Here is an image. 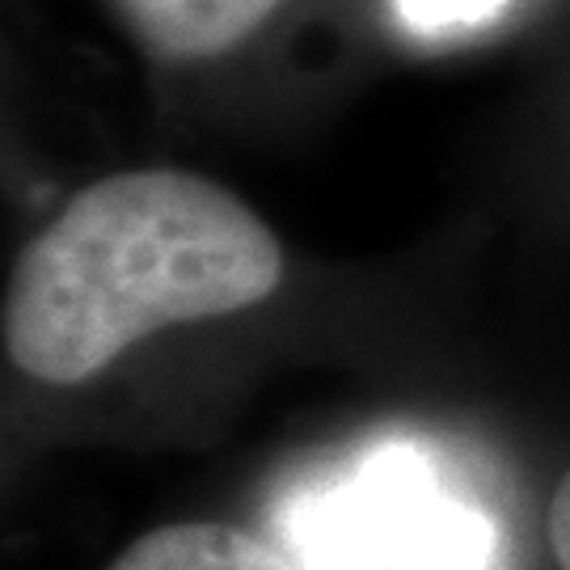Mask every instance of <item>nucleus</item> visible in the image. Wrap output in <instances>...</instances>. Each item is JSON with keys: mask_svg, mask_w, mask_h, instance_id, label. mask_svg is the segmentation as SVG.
Returning a JSON list of instances; mask_svg holds the SVG:
<instances>
[{"mask_svg": "<svg viewBox=\"0 0 570 570\" xmlns=\"http://www.w3.org/2000/svg\"><path fill=\"white\" fill-rule=\"evenodd\" d=\"M284 245L249 207L186 169H131L72 195L21 249L4 351L42 385H81L148 334L263 305Z\"/></svg>", "mask_w": 570, "mask_h": 570, "instance_id": "1", "label": "nucleus"}, {"mask_svg": "<svg viewBox=\"0 0 570 570\" xmlns=\"http://www.w3.org/2000/svg\"><path fill=\"white\" fill-rule=\"evenodd\" d=\"M317 546L326 570H487L490 529L419 487L406 461H389L334 503V524L317 532Z\"/></svg>", "mask_w": 570, "mask_h": 570, "instance_id": "2", "label": "nucleus"}, {"mask_svg": "<svg viewBox=\"0 0 570 570\" xmlns=\"http://www.w3.org/2000/svg\"><path fill=\"white\" fill-rule=\"evenodd\" d=\"M284 0H115L148 56L169 63L216 60L245 42Z\"/></svg>", "mask_w": 570, "mask_h": 570, "instance_id": "3", "label": "nucleus"}, {"mask_svg": "<svg viewBox=\"0 0 570 570\" xmlns=\"http://www.w3.org/2000/svg\"><path fill=\"white\" fill-rule=\"evenodd\" d=\"M110 570H308L292 553L237 524L190 520L144 532L136 546L115 558Z\"/></svg>", "mask_w": 570, "mask_h": 570, "instance_id": "4", "label": "nucleus"}, {"mask_svg": "<svg viewBox=\"0 0 570 570\" xmlns=\"http://www.w3.org/2000/svg\"><path fill=\"white\" fill-rule=\"evenodd\" d=\"M508 0H393L397 18L419 35H440V30H461L478 21L494 18Z\"/></svg>", "mask_w": 570, "mask_h": 570, "instance_id": "5", "label": "nucleus"}, {"mask_svg": "<svg viewBox=\"0 0 570 570\" xmlns=\"http://www.w3.org/2000/svg\"><path fill=\"white\" fill-rule=\"evenodd\" d=\"M550 541H553V558H558V567L570 570V469H567V478L558 482V490H553Z\"/></svg>", "mask_w": 570, "mask_h": 570, "instance_id": "6", "label": "nucleus"}]
</instances>
